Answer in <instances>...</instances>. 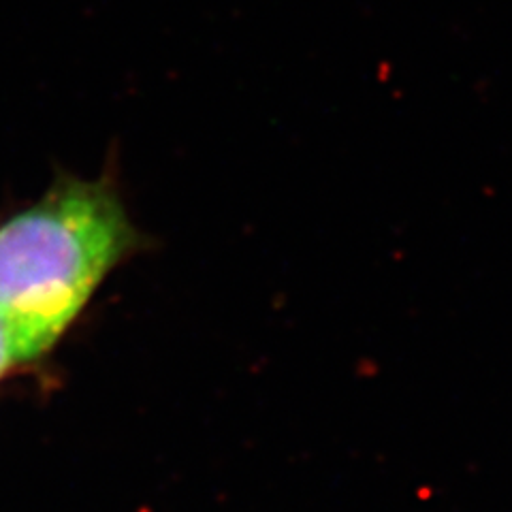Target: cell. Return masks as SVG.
I'll list each match as a JSON object with an SVG mask.
<instances>
[{
  "instance_id": "1",
  "label": "cell",
  "mask_w": 512,
  "mask_h": 512,
  "mask_svg": "<svg viewBox=\"0 0 512 512\" xmlns=\"http://www.w3.org/2000/svg\"><path fill=\"white\" fill-rule=\"evenodd\" d=\"M137 242L114 188L60 180L0 224V320L11 361L50 350Z\"/></svg>"
},
{
  "instance_id": "2",
  "label": "cell",
  "mask_w": 512,
  "mask_h": 512,
  "mask_svg": "<svg viewBox=\"0 0 512 512\" xmlns=\"http://www.w3.org/2000/svg\"><path fill=\"white\" fill-rule=\"evenodd\" d=\"M9 367H13V361H11V352H9L3 320H0V376H3L9 370Z\"/></svg>"
}]
</instances>
